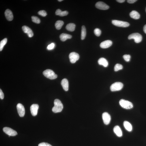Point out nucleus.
Returning <instances> with one entry per match:
<instances>
[{
	"mask_svg": "<svg viewBox=\"0 0 146 146\" xmlns=\"http://www.w3.org/2000/svg\"><path fill=\"white\" fill-rule=\"evenodd\" d=\"M54 106L52 109V111L55 113L61 112L63 108V106L61 101L58 99H56L54 101Z\"/></svg>",
	"mask_w": 146,
	"mask_h": 146,
	"instance_id": "f257e3e1",
	"label": "nucleus"
},
{
	"mask_svg": "<svg viewBox=\"0 0 146 146\" xmlns=\"http://www.w3.org/2000/svg\"><path fill=\"white\" fill-rule=\"evenodd\" d=\"M43 74L46 77L51 80L55 79L57 77L54 72L50 69L45 70L43 72Z\"/></svg>",
	"mask_w": 146,
	"mask_h": 146,
	"instance_id": "f03ea898",
	"label": "nucleus"
},
{
	"mask_svg": "<svg viewBox=\"0 0 146 146\" xmlns=\"http://www.w3.org/2000/svg\"><path fill=\"white\" fill-rule=\"evenodd\" d=\"M119 104L122 107L126 109H131L133 107V104L131 102L123 99L120 101Z\"/></svg>",
	"mask_w": 146,
	"mask_h": 146,
	"instance_id": "7ed1b4c3",
	"label": "nucleus"
},
{
	"mask_svg": "<svg viewBox=\"0 0 146 146\" xmlns=\"http://www.w3.org/2000/svg\"><path fill=\"white\" fill-rule=\"evenodd\" d=\"M129 40L134 39L135 42L139 43L141 42L142 39V35L139 33H135L131 34L128 37Z\"/></svg>",
	"mask_w": 146,
	"mask_h": 146,
	"instance_id": "20e7f679",
	"label": "nucleus"
},
{
	"mask_svg": "<svg viewBox=\"0 0 146 146\" xmlns=\"http://www.w3.org/2000/svg\"><path fill=\"white\" fill-rule=\"evenodd\" d=\"M123 84L120 82H116L114 83L111 86L110 89L112 91L121 90L123 87Z\"/></svg>",
	"mask_w": 146,
	"mask_h": 146,
	"instance_id": "39448f33",
	"label": "nucleus"
},
{
	"mask_svg": "<svg viewBox=\"0 0 146 146\" xmlns=\"http://www.w3.org/2000/svg\"><path fill=\"white\" fill-rule=\"evenodd\" d=\"M112 23L114 25L119 27H126L130 25L127 22L116 20L112 21Z\"/></svg>",
	"mask_w": 146,
	"mask_h": 146,
	"instance_id": "423d86ee",
	"label": "nucleus"
},
{
	"mask_svg": "<svg viewBox=\"0 0 146 146\" xmlns=\"http://www.w3.org/2000/svg\"><path fill=\"white\" fill-rule=\"evenodd\" d=\"M79 57V55L78 54L75 52L71 53L69 55L70 61L72 63H76V61L78 60Z\"/></svg>",
	"mask_w": 146,
	"mask_h": 146,
	"instance_id": "0eeeda50",
	"label": "nucleus"
},
{
	"mask_svg": "<svg viewBox=\"0 0 146 146\" xmlns=\"http://www.w3.org/2000/svg\"><path fill=\"white\" fill-rule=\"evenodd\" d=\"M3 131L5 133L10 136H15L17 135L16 131L9 127H4Z\"/></svg>",
	"mask_w": 146,
	"mask_h": 146,
	"instance_id": "6e6552de",
	"label": "nucleus"
},
{
	"mask_svg": "<svg viewBox=\"0 0 146 146\" xmlns=\"http://www.w3.org/2000/svg\"><path fill=\"white\" fill-rule=\"evenodd\" d=\"M95 6L98 9L103 10L109 9V8L108 5L101 1L98 2L96 3Z\"/></svg>",
	"mask_w": 146,
	"mask_h": 146,
	"instance_id": "1a4fd4ad",
	"label": "nucleus"
},
{
	"mask_svg": "<svg viewBox=\"0 0 146 146\" xmlns=\"http://www.w3.org/2000/svg\"><path fill=\"white\" fill-rule=\"evenodd\" d=\"M18 113L21 117H23L25 114V110L24 106L20 103L18 104L17 106Z\"/></svg>",
	"mask_w": 146,
	"mask_h": 146,
	"instance_id": "9d476101",
	"label": "nucleus"
},
{
	"mask_svg": "<svg viewBox=\"0 0 146 146\" xmlns=\"http://www.w3.org/2000/svg\"><path fill=\"white\" fill-rule=\"evenodd\" d=\"M102 118L104 123L106 125L109 124L110 122L111 118L109 114L105 112L103 114Z\"/></svg>",
	"mask_w": 146,
	"mask_h": 146,
	"instance_id": "9b49d317",
	"label": "nucleus"
},
{
	"mask_svg": "<svg viewBox=\"0 0 146 146\" xmlns=\"http://www.w3.org/2000/svg\"><path fill=\"white\" fill-rule=\"evenodd\" d=\"M22 29L24 32L26 33L29 37H33L34 35L33 32L29 27L26 26H24L22 27Z\"/></svg>",
	"mask_w": 146,
	"mask_h": 146,
	"instance_id": "f8f14e48",
	"label": "nucleus"
},
{
	"mask_svg": "<svg viewBox=\"0 0 146 146\" xmlns=\"http://www.w3.org/2000/svg\"><path fill=\"white\" fill-rule=\"evenodd\" d=\"M39 108V105L36 104H34L31 105L30 110L32 115L35 116L37 115Z\"/></svg>",
	"mask_w": 146,
	"mask_h": 146,
	"instance_id": "ddd939ff",
	"label": "nucleus"
},
{
	"mask_svg": "<svg viewBox=\"0 0 146 146\" xmlns=\"http://www.w3.org/2000/svg\"><path fill=\"white\" fill-rule=\"evenodd\" d=\"M112 42L110 40H106L101 42L100 45V47L103 49H106L111 46Z\"/></svg>",
	"mask_w": 146,
	"mask_h": 146,
	"instance_id": "4468645a",
	"label": "nucleus"
},
{
	"mask_svg": "<svg viewBox=\"0 0 146 146\" xmlns=\"http://www.w3.org/2000/svg\"><path fill=\"white\" fill-rule=\"evenodd\" d=\"M5 15L6 18L9 21H11L13 19V16L12 11L9 9H7L5 12Z\"/></svg>",
	"mask_w": 146,
	"mask_h": 146,
	"instance_id": "2eb2a0df",
	"label": "nucleus"
},
{
	"mask_svg": "<svg viewBox=\"0 0 146 146\" xmlns=\"http://www.w3.org/2000/svg\"><path fill=\"white\" fill-rule=\"evenodd\" d=\"M61 85L64 90L67 91L69 90V82L67 80L64 79L62 80L61 83Z\"/></svg>",
	"mask_w": 146,
	"mask_h": 146,
	"instance_id": "dca6fc26",
	"label": "nucleus"
},
{
	"mask_svg": "<svg viewBox=\"0 0 146 146\" xmlns=\"http://www.w3.org/2000/svg\"><path fill=\"white\" fill-rule=\"evenodd\" d=\"M113 131L118 136L121 137L122 136V132L121 128L119 126H116L114 128Z\"/></svg>",
	"mask_w": 146,
	"mask_h": 146,
	"instance_id": "f3484780",
	"label": "nucleus"
},
{
	"mask_svg": "<svg viewBox=\"0 0 146 146\" xmlns=\"http://www.w3.org/2000/svg\"><path fill=\"white\" fill-rule=\"evenodd\" d=\"M72 37L71 35L64 33L61 34L60 36V39L62 41H65L68 39H71Z\"/></svg>",
	"mask_w": 146,
	"mask_h": 146,
	"instance_id": "a211bd4d",
	"label": "nucleus"
},
{
	"mask_svg": "<svg viewBox=\"0 0 146 146\" xmlns=\"http://www.w3.org/2000/svg\"><path fill=\"white\" fill-rule=\"evenodd\" d=\"M98 63L99 65H102L105 67H107L108 65V61L104 58H100L98 61Z\"/></svg>",
	"mask_w": 146,
	"mask_h": 146,
	"instance_id": "6ab92c4d",
	"label": "nucleus"
},
{
	"mask_svg": "<svg viewBox=\"0 0 146 146\" xmlns=\"http://www.w3.org/2000/svg\"><path fill=\"white\" fill-rule=\"evenodd\" d=\"M130 15L132 18L136 20L139 19L140 17L139 14L137 11L135 10L131 12L130 14Z\"/></svg>",
	"mask_w": 146,
	"mask_h": 146,
	"instance_id": "aec40b11",
	"label": "nucleus"
},
{
	"mask_svg": "<svg viewBox=\"0 0 146 146\" xmlns=\"http://www.w3.org/2000/svg\"><path fill=\"white\" fill-rule=\"evenodd\" d=\"M68 13V12L67 11H62L60 9H57L55 12L56 15H59L61 17L67 15Z\"/></svg>",
	"mask_w": 146,
	"mask_h": 146,
	"instance_id": "412c9836",
	"label": "nucleus"
},
{
	"mask_svg": "<svg viewBox=\"0 0 146 146\" xmlns=\"http://www.w3.org/2000/svg\"><path fill=\"white\" fill-rule=\"evenodd\" d=\"M123 125L125 129L128 131H131L132 129V127L131 124L127 121H124Z\"/></svg>",
	"mask_w": 146,
	"mask_h": 146,
	"instance_id": "4be33fe9",
	"label": "nucleus"
},
{
	"mask_svg": "<svg viewBox=\"0 0 146 146\" xmlns=\"http://www.w3.org/2000/svg\"><path fill=\"white\" fill-rule=\"evenodd\" d=\"M76 25L74 24L70 23L66 26V29L67 30L70 31H73L75 30Z\"/></svg>",
	"mask_w": 146,
	"mask_h": 146,
	"instance_id": "5701e85b",
	"label": "nucleus"
},
{
	"mask_svg": "<svg viewBox=\"0 0 146 146\" xmlns=\"http://www.w3.org/2000/svg\"><path fill=\"white\" fill-rule=\"evenodd\" d=\"M64 24V22L62 21H57L56 22L55 24V26L56 28L58 30L60 29L63 25Z\"/></svg>",
	"mask_w": 146,
	"mask_h": 146,
	"instance_id": "b1692460",
	"label": "nucleus"
},
{
	"mask_svg": "<svg viewBox=\"0 0 146 146\" xmlns=\"http://www.w3.org/2000/svg\"><path fill=\"white\" fill-rule=\"evenodd\" d=\"M86 35V29L85 26H82L81 32V39L83 40L85 39Z\"/></svg>",
	"mask_w": 146,
	"mask_h": 146,
	"instance_id": "393cba45",
	"label": "nucleus"
},
{
	"mask_svg": "<svg viewBox=\"0 0 146 146\" xmlns=\"http://www.w3.org/2000/svg\"><path fill=\"white\" fill-rule=\"evenodd\" d=\"M7 39L5 38L1 41L0 43V51L2 50L4 46L7 43Z\"/></svg>",
	"mask_w": 146,
	"mask_h": 146,
	"instance_id": "a878e982",
	"label": "nucleus"
},
{
	"mask_svg": "<svg viewBox=\"0 0 146 146\" xmlns=\"http://www.w3.org/2000/svg\"><path fill=\"white\" fill-rule=\"evenodd\" d=\"M32 21L33 22L37 24H39L40 23V20L38 17L35 16H32L31 17Z\"/></svg>",
	"mask_w": 146,
	"mask_h": 146,
	"instance_id": "bb28decb",
	"label": "nucleus"
},
{
	"mask_svg": "<svg viewBox=\"0 0 146 146\" xmlns=\"http://www.w3.org/2000/svg\"><path fill=\"white\" fill-rule=\"evenodd\" d=\"M123 68V66L120 64H116L114 67V70L115 71H118Z\"/></svg>",
	"mask_w": 146,
	"mask_h": 146,
	"instance_id": "cd10ccee",
	"label": "nucleus"
},
{
	"mask_svg": "<svg viewBox=\"0 0 146 146\" xmlns=\"http://www.w3.org/2000/svg\"><path fill=\"white\" fill-rule=\"evenodd\" d=\"M95 35L99 37L100 36L101 34V31L99 29H96L94 31Z\"/></svg>",
	"mask_w": 146,
	"mask_h": 146,
	"instance_id": "c85d7f7f",
	"label": "nucleus"
},
{
	"mask_svg": "<svg viewBox=\"0 0 146 146\" xmlns=\"http://www.w3.org/2000/svg\"><path fill=\"white\" fill-rule=\"evenodd\" d=\"M38 14L40 15L43 17H45L47 15V13L45 10H41L39 11L38 12Z\"/></svg>",
	"mask_w": 146,
	"mask_h": 146,
	"instance_id": "c756f323",
	"label": "nucleus"
},
{
	"mask_svg": "<svg viewBox=\"0 0 146 146\" xmlns=\"http://www.w3.org/2000/svg\"><path fill=\"white\" fill-rule=\"evenodd\" d=\"M131 56L129 55H126L123 56V58L127 62H129L130 60Z\"/></svg>",
	"mask_w": 146,
	"mask_h": 146,
	"instance_id": "7c9ffc66",
	"label": "nucleus"
},
{
	"mask_svg": "<svg viewBox=\"0 0 146 146\" xmlns=\"http://www.w3.org/2000/svg\"><path fill=\"white\" fill-rule=\"evenodd\" d=\"M55 47V44L53 43H52L48 46L47 49L48 50H51L53 49Z\"/></svg>",
	"mask_w": 146,
	"mask_h": 146,
	"instance_id": "2f4dec72",
	"label": "nucleus"
},
{
	"mask_svg": "<svg viewBox=\"0 0 146 146\" xmlns=\"http://www.w3.org/2000/svg\"><path fill=\"white\" fill-rule=\"evenodd\" d=\"M38 146H52L50 144L45 142L41 143L39 144Z\"/></svg>",
	"mask_w": 146,
	"mask_h": 146,
	"instance_id": "473e14b6",
	"label": "nucleus"
},
{
	"mask_svg": "<svg viewBox=\"0 0 146 146\" xmlns=\"http://www.w3.org/2000/svg\"><path fill=\"white\" fill-rule=\"evenodd\" d=\"M4 94L2 90L0 89V98L1 99H3L4 98Z\"/></svg>",
	"mask_w": 146,
	"mask_h": 146,
	"instance_id": "72a5a7b5",
	"label": "nucleus"
},
{
	"mask_svg": "<svg viewBox=\"0 0 146 146\" xmlns=\"http://www.w3.org/2000/svg\"><path fill=\"white\" fill-rule=\"evenodd\" d=\"M137 1V0H128L127 2L128 3L132 4L135 3Z\"/></svg>",
	"mask_w": 146,
	"mask_h": 146,
	"instance_id": "f704fd0d",
	"label": "nucleus"
},
{
	"mask_svg": "<svg viewBox=\"0 0 146 146\" xmlns=\"http://www.w3.org/2000/svg\"><path fill=\"white\" fill-rule=\"evenodd\" d=\"M116 1L119 3H123L125 1V0H117Z\"/></svg>",
	"mask_w": 146,
	"mask_h": 146,
	"instance_id": "c9c22d12",
	"label": "nucleus"
},
{
	"mask_svg": "<svg viewBox=\"0 0 146 146\" xmlns=\"http://www.w3.org/2000/svg\"><path fill=\"white\" fill-rule=\"evenodd\" d=\"M143 31L146 34V25L144 26L143 27Z\"/></svg>",
	"mask_w": 146,
	"mask_h": 146,
	"instance_id": "e433bc0d",
	"label": "nucleus"
},
{
	"mask_svg": "<svg viewBox=\"0 0 146 146\" xmlns=\"http://www.w3.org/2000/svg\"><path fill=\"white\" fill-rule=\"evenodd\" d=\"M63 1V0H58V1L59 2H61Z\"/></svg>",
	"mask_w": 146,
	"mask_h": 146,
	"instance_id": "4c0bfd02",
	"label": "nucleus"
},
{
	"mask_svg": "<svg viewBox=\"0 0 146 146\" xmlns=\"http://www.w3.org/2000/svg\"></svg>",
	"mask_w": 146,
	"mask_h": 146,
	"instance_id": "58836bf2",
	"label": "nucleus"
}]
</instances>
